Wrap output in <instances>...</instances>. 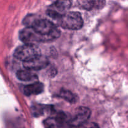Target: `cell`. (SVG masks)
Masks as SVG:
<instances>
[{"label": "cell", "instance_id": "cell-8", "mask_svg": "<svg viewBox=\"0 0 128 128\" xmlns=\"http://www.w3.org/2000/svg\"><path fill=\"white\" fill-rule=\"evenodd\" d=\"M16 76L20 80L22 81H32L38 79V76L33 71L30 70H21L18 71Z\"/></svg>", "mask_w": 128, "mask_h": 128}, {"label": "cell", "instance_id": "cell-9", "mask_svg": "<svg viewBox=\"0 0 128 128\" xmlns=\"http://www.w3.org/2000/svg\"><path fill=\"white\" fill-rule=\"evenodd\" d=\"M103 1H80V6L86 10H90L92 8H101L104 6Z\"/></svg>", "mask_w": 128, "mask_h": 128}, {"label": "cell", "instance_id": "cell-4", "mask_svg": "<svg viewBox=\"0 0 128 128\" xmlns=\"http://www.w3.org/2000/svg\"><path fill=\"white\" fill-rule=\"evenodd\" d=\"M71 6V2L70 1H58L49 6L46 12L51 18L59 20L67 12V10L70 8Z\"/></svg>", "mask_w": 128, "mask_h": 128}, {"label": "cell", "instance_id": "cell-7", "mask_svg": "<svg viewBox=\"0 0 128 128\" xmlns=\"http://www.w3.org/2000/svg\"><path fill=\"white\" fill-rule=\"evenodd\" d=\"M43 84L41 82H36L25 86L24 88V92L27 96L37 95L43 91Z\"/></svg>", "mask_w": 128, "mask_h": 128}, {"label": "cell", "instance_id": "cell-11", "mask_svg": "<svg viewBox=\"0 0 128 128\" xmlns=\"http://www.w3.org/2000/svg\"><path fill=\"white\" fill-rule=\"evenodd\" d=\"M45 128H61V124L55 117L49 118L44 121Z\"/></svg>", "mask_w": 128, "mask_h": 128}, {"label": "cell", "instance_id": "cell-2", "mask_svg": "<svg viewBox=\"0 0 128 128\" xmlns=\"http://www.w3.org/2000/svg\"><path fill=\"white\" fill-rule=\"evenodd\" d=\"M58 21L60 26L67 30H78L83 26V20L81 14L75 11L66 12Z\"/></svg>", "mask_w": 128, "mask_h": 128}, {"label": "cell", "instance_id": "cell-10", "mask_svg": "<svg viewBox=\"0 0 128 128\" xmlns=\"http://www.w3.org/2000/svg\"><path fill=\"white\" fill-rule=\"evenodd\" d=\"M59 97L61 98L64 99L68 102H70L71 103H74L77 101V96L74 94L71 91L66 90H62L60 91V93L58 94Z\"/></svg>", "mask_w": 128, "mask_h": 128}, {"label": "cell", "instance_id": "cell-5", "mask_svg": "<svg viewBox=\"0 0 128 128\" xmlns=\"http://www.w3.org/2000/svg\"><path fill=\"white\" fill-rule=\"evenodd\" d=\"M91 116V111L86 107H80L77 110L73 118H70L68 126L78 128L88 120Z\"/></svg>", "mask_w": 128, "mask_h": 128}, {"label": "cell", "instance_id": "cell-13", "mask_svg": "<svg viewBox=\"0 0 128 128\" xmlns=\"http://www.w3.org/2000/svg\"><path fill=\"white\" fill-rule=\"evenodd\" d=\"M89 128H100L98 125L96 123H94V122H92V123L90 124V126H89Z\"/></svg>", "mask_w": 128, "mask_h": 128}, {"label": "cell", "instance_id": "cell-3", "mask_svg": "<svg viewBox=\"0 0 128 128\" xmlns=\"http://www.w3.org/2000/svg\"><path fill=\"white\" fill-rule=\"evenodd\" d=\"M41 55V51L38 46L32 44H25L19 46L14 52V56L19 60L26 62Z\"/></svg>", "mask_w": 128, "mask_h": 128}, {"label": "cell", "instance_id": "cell-14", "mask_svg": "<svg viewBox=\"0 0 128 128\" xmlns=\"http://www.w3.org/2000/svg\"><path fill=\"white\" fill-rule=\"evenodd\" d=\"M78 128H84V127H82V126H80V127H78Z\"/></svg>", "mask_w": 128, "mask_h": 128}, {"label": "cell", "instance_id": "cell-1", "mask_svg": "<svg viewBox=\"0 0 128 128\" xmlns=\"http://www.w3.org/2000/svg\"><path fill=\"white\" fill-rule=\"evenodd\" d=\"M23 22L27 27L31 28L35 32L44 38L46 41L55 40L60 35V30L49 20L35 18L34 16H28L25 18Z\"/></svg>", "mask_w": 128, "mask_h": 128}, {"label": "cell", "instance_id": "cell-12", "mask_svg": "<svg viewBox=\"0 0 128 128\" xmlns=\"http://www.w3.org/2000/svg\"><path fill=\"white\" fill-rule=\"evenodd\" d=\"M45 107L41 105H38V106H33V109H32V112H33V114L34 116H41V114H43L45 111Z\"/></svg>", "mask_w": 128, "mask_h": 128}, {"label": "cell", "instance_id": "cell-6", "mask_svg": "<svg viewBox=\"0 0 128 128\" xmlns=\"http://www.w3.org/2000/svg\"><path fill=\"white\" fill-rule=\"evenodd\" d=\"M49 60L46 56L40 55L28 61L23 62L24 67L30 71H38L45 68L48 65Z\"/></svg>", "mask_w": 128, "mask_h": 128}]
</instances>
